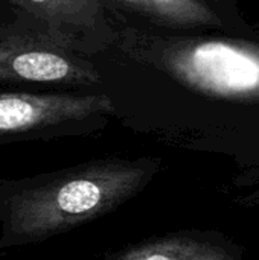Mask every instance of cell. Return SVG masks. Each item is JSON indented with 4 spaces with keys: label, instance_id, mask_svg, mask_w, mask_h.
<instances>
[{
    "label": "cell",
    "instance_id": "cell-1",
    "mask_svg": "<svg viewBox=\"0 0 259 260\" xmlns=\"http://www.w3.org/2000/svg\"><path fill=\"white\" fill-rule=\"evenodd\" d=\"M151 172L147 160H101L69 171L11 200L9 232L34 241L92 221L137 193Z\"/></svg>",
    "mask_w": 259,
    "mask_h": 260
},
{
    "label": "cell",
    "instance_id": "cell-2",
    "mask_svg": "<svg viewBox=\"0 0 259 260\" xmlns=\"http://www.w3.org/2000/svg\"><path fill=\"white\" fill-rule=\"evenodd\" d=\"M114 44L131 59L209 98L259 102V44L224 38H174L137 27Z\"/></svg>",
    "mask_w": 259,
    "mask_h": 260
},
{
    "label": "cell",
    "instance_id": "cell-3",
    "mask_svg": "<svg viewBox=\"0 0 259 260\" xmlns=\"http://www.w3.org/2000/svg\"><path fill=\"white\" fill-rule=\"evenodd\" d=\"M99 70L84 56L26 26H0V84L96 87Z\"/></svg>",
    "mask_w": 259,
    "mask_h": 260
},
{
    "label": "cell",
    "instance_id": "cell-4",
    "mask_svg": "<svg viewBox=\"0 0 259 260\" xmlns=\"http://www.w3.org/2000/svg\"><path fill=\"white\" fill-rule=\"evenodd\" d=\"M113 113L114 102L105 93L0 91V139L46 134Z\"/></svg>",
    "mask_w": 259,
    "mask_h": 260
},
{
    "label": "cell",
    "instance_id": "cell-5",
    "mask_svg": "<svg viewBox=\"0 0 259 260\" xmlns=\"http://www.w3.org/2000/svg\"><path fill=\"white\" fill-rule=\"evenodd\" d=\"M24 24L79 55L114 44L118 32L107 18L102 0H8Z\"/></svg>",
    "mask_w": 259,
    "mask_h": 260
},
{
    "label": "cell",
    "instance_id": "cell-6",
    "mask_svg": "<svg viewBox=\"0 0 259 260\" xmlns=\"http://www.w3.org/2000/svg\"><path fill=\"white\" fill-rule=\"evenodd\" d=\"M111 2V0H110ZM157 24L172 27L217 26L220 18L202 0H113Z\"/></svg>",
    "mask_w": 259,
    "mask_h": 260
},
{
    "label": "cell",
    "instance_id": "cell-7",
    "mask_svg": "<svg viewBox=\"0 0 259 260\" xmlns=\"http://www.w3.org/2000/svg\"><path fill=\"white\" fill-rule=\"evenodd\" d=\"M114 260H218L215 251L189 239L168 238L133 247Z\"/></svg>",
    "mask_w": 259,
    "mask_h": 260
}]
</instances>
